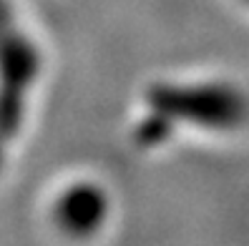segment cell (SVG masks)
Instances as JSON below:
<instances>
[{
    "label": "cell",
    "instance_id": "6da1fadb",
    "mask_svg": "<svg viewBox=\"0 0 249 246\" xmlns=\"http://www.w3.org/2000/svg\"><path fill=\"white\" fill-rule=\"evenodd\" d=\"M249 133V85L227 70H177L154 78L134 106L139 151L179 143H234Z\"/></svg>",
    "mask_w": 249,
    "mask_h": 246
},
{
    "label": "cell",
    "instance_id": "7a4b0ae2",
    "mask_svg": "<svg viewBox=\"0 0 249 246\" xmlns=\"http://www.w3.org/2000/svg\"><path fill=\"white\" fill-rule=\"evenodd\" d=\"M40 78L43 50L38 38L23 25L16 8L0 0V148L20 136Z\"/></svg>",
    "mask_w": 249,
    "mask_h": 246
},
{
    "label": "cell",
    "instance_id": "3957f363",
    "mask_svg": "<svg viewBox=\"0 0 249 246\" xmlns=\"http://www.w3.org/2000/svg\"><path fill=\"white\" fill-rule=\"evenodd\" d=\"M43 216L61 241L73 246L93 244L111 226L113 198L104 181L76 173L53 183Z\"/></svg>",
    "mask_w": 249,
    "mask_h": 246
}]
</instances>
